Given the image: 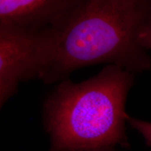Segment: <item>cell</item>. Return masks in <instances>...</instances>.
<instances>
[{"label": "cell", "instance_id": "4", "mask_svg": "<svg viewBox=\"0 0 151 151\" xmlns=\"http://www.w3.org/2000/svg\"><path fill=\"white\" fill-rule=\"evenodd\" d=\"M82 0H0V25L32 32L52 29Z\"/></svg>", "mask_w": 151, "mask_h": 151}, {"label": "cell", "instance_id": "1", "mask_svg": "<svg viewBox=\"0 0 151 151\" xmlns=\"http://www.w3.org/2000/svg\"><path fill=\"white\" fill-rule=\"evenodd\" d=\"M150 16L151 0H82L45 30L39 80L59 83L77 69L102 63L135 74L150 71L151 57L139 37Z\"/></svg>", "mask_w": 151, "mask_h": 151}, {"label": "cell", "instance_id": "3", "mask_svg": "<svg viewBox=\"0 0 151 151\" xmlns=\"http://www.w3.org/2000/svg\"><path fill=\"white\" fill-rule=\"evenodd\" d=\"M44 31L0 25V107L22 82L39 79L43 67Z\"/></svg>", "mask_w": 151, "mask_h": 151}, {"label": "cell", "instance_id": "7", "mask_svg": "<svg viewBox=\"0 0 151 151\" xmlns=\"http://www.w3.org/2000/svg\"><path fill=\"white\" fill-rule=\"evenodd\" d=\"M80 151H116L115 148H94V149H89V150H83Z\"/></svg>", "mask_w": 151, "mask_h": 151}, {"label": "cell", "instance_id": "6", "mask_svg": "<svg viewBox=\"0 0 151 151\" xmlns=\"http://www.w3.org/2000/svg\"><path fill=\"white\" fill-rule=\"evenodd\" d=\"M139 43L140 46L147 51L151 50V16L139 35Z\"/></svg>", "mask_w": 151, "mask_h": 151}, {"label": "cell", "instance_id": "5", "mask_svg": "<svg viewBox=\"0 0 151 151\" xmlns=\"http://www.w3.org/2000/svg\"><path fill=\"white\" fill-rule=\"evenodd\" d=\"M127 121L130 127L137 130L142 136L147 146L151 147V122L133 118L129 115Z\"/></svg>", "mask_w": 151, "mask_h": 151}, {"label": "cell", "instance_id": "2", "mask_svg": "<svg viewBox=\"0 0 151 151\" xmlns=\"http://www.w3.org/2000/svg\"><path fill=\"white\" fill-rule=\"evenodd\" d=\"M135 73L108 65L81 83H58L42 106L48 151L129 147L126 132L127 96Z\"/></svg>", "mask_w": 151, "mask_h": 151}]
</instances>
